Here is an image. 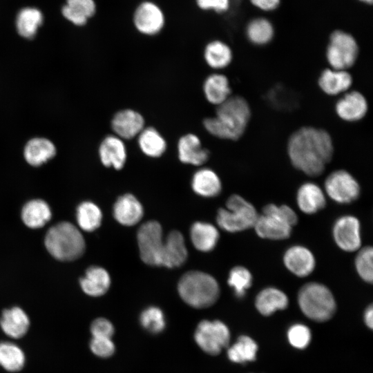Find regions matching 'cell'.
I'll list each match as a JSON object with an SVG mask.
<instances>
[{
  "label": "cell",
  "mask_w": 373,
  "mask_h": 373,
  "mask_svg": "<svg viewBox=\"0 0 373 373\" xmlns=\"http://www.w3.org/2000/svg\"><path fill=\"white\" fill-rule=\"evenodd\" d=\"M258 214L254 206L239 195L233 194L227 200L226 208L218 209V225L230 233H236L254 227Z\"/></svg>",
  "instance_id": "obj_7"
},
{
  "label": "cell",
  "mask_w": 373,
  "mask_h": 373,
  "mask_svg": "<svg viewBox=\"0 0 373 373\" xmlns=\"http://www.w3.org/2000/svg\"><path fill=\"white\" fill-rule=\"evenodd\" d=\"M140 258L146 265L161 266L164 240L162 229L155 220L144 222L137 233Z\"/></svg>",
  "instance_id": "obj_9"
},
{
  "label": "cell",
  "mask_w": 373,
  "mask_h": 373,
  "mask_svg": "<svg viewBox=\"0 0 373 373\" xmlns=\"http://www.w3.org/2000/svg\"><path fill=\"white\" fill-rule=\"evenodd\" d=\"M311 332L308 327L303 324H294L287 331V339L291 346L295 348L305 349L311 341Z\"/></svg>",
  "instance_id": "obj_42"
},
{
  "label": "cell",
  "mask_w": 373,
  "mask_h": 373,
  "mask_svg": "<svg viewBox=\"0 0 373 373\" xmlns=\"http://www.w3.org/2000/svg\"><path fill=\"white\" fill-rule=\"evenodd\" d=\"M296 202L302 212L314 214L325 207L326 198L323 191L318 184L305 182L298 189Z\"/></svg>",
  "instance_id": "obj_22"
},
{
  "label": "cell",
  "mask_w": 373,
  "mask_h": 373,
  "mask_svg": "<svg viewBox=\"0 0 373 373\" xmlns=\"http://www.w3.org/2000/svg\"><path fill=\"white\" fill-rule=\"evenodd\" d=\"M191 187L198 195L213 198L220 194L222 183L217 173L209 168L197 170L191 180Z\"/></svg>",
  "instance_id": "obj_27"
},
{
  "label": "cell",
  "mask_w": 373,
  "mask_h": 373,
  "mask_svg": "<svg viewBox=\"0 0 373 373\" xmlns=\"http://www.w3.org/2000/svg\"><path fill=\"white\" fill-rule=\"evenodd\" d=\"M325 190L332 200L339 204H350L355 201L361 193L357 180L345 170L331 173L325 179Z\"/></svg>",
  "instance_id": "obj_12"
},
{
  "label": "cell",
  "mask_w": 373,
  "mask_h": 373,
  "mask_svg": "<svg viewBox=\"0 0 373 373\" xmlns=\"http://www.w3.org/2000/svg\"><path fill=\"white\" fill-rule=\"evenodd\" d=\"M144 124V119L139 112L126 108L114 115L111 125L114 135L125 140L137 137L145 127Z\"/></svg>",
  "instance_id": "obj_14"
},
{
  "label": "cell",
  "mask_w": 373,
  "mask_h": 373,
  "mask_svg": "<svg viewBox=\"0 0 373 373\" xmlns=\"http://www.w3.org/2000/svg\"><path fill=\"white\" fill-rule=\"evenodd\" d=\"M89 347L95 356L101 358H108L115 352V345L111 338L92 337Z\"/></svg>",
  "instance_id": "obj_43"
},
{
  "label": "cell",
  "mask_w": 373,
  "mask_h": 373,
  "mask_svg": "<svg viewBox=\"0 0 373 373\" xmlns=\"http://www.w3.org/2000/svg\"><path fill=\"white\" fill-rule=\"evenodd\" d=\"M204 58L211 68L222 69L230 64L233 55L230 47L226 43L220 40H213L206 45Z\"/></svg>",
  "instance_id": "obj_33"
},
{
  "label": "cell",
  "mask_w": 373,
  "mask_h": 373,
  "mask_svg": "<svg viewBox=\"0 0 373 373\" xmlns=\"http://www.w3.org/2000/svg\"><path fill=\"white\" fill-rule=\"evenodd\" d=\"M355 268L360 278L366 283L373 280V249L367 246L359 250L355 260Z\"/></svg>",
  "instance_id": "obj_41"
},
{
  "label": "cell",
  "mask_w": 373,
  "mask_h": 373,
  "mask_svg": "<svg viewBox=\"0 0 373 373\" xmlns=\"http://www.w3.org/2000/svg\"><path fill=\"white\" fill-rule=\"evenodd\" d=\"M352 84V75L345 70L327 68L318 78L320 88L329 95H338L347 90Z\"/></svg>",
  "instance_id": "obj_28"
},
{
  "label": "cell",
  "mask_w": 373,
  "mask_h": 373,
  "mask_svg": "<svg viewBox=\"0 0 373 373\" xmlns=\"http://www.w3.org/2000/svg\"><path fill=\"white\" fill-rule=\"evenodd\" d=\"M76 219L79 227L82 230L90 232L101 225L102 213L99 207L94 202L84 201L77 208Z\"/></svg>",
  "instance_id": "obj_37"
},
{
  "label": "cell",
  "mask_w": 373,
  "mask_h": 373,
  "mask_svg": "<svg viewBox=\"0 0 373 373\" xmlns=\"http://www.w3.org/2000/svg\"><path fill=\"white\" fill-rule=\"evenodd\" d=\"M101 162L106 167L122 169L126 161L127 153L124 140L115 135L104 138L99 147Z\"/></svg>",
  "instance_id": "obj_16"
},
{
  "label": "cell",
  "mask_w": 373,
  "mask_h": 373,
  "mask_svg": "<svg viewBox=\"0 0 373 373\" xmlns=\"http://www.w3.org/2000/svg\"><path fill=\"white\" fill-rule=\"evenodd\" d=\"M364 322L365 325L370 328L372 329L373 327V307L372 305L367 306L364 312Z\"/></svg>",
  "instance_id": "obj_47"
},
{
  "label": "cell",
  "mask_w": 373,
  "mask_h": 373,
  "mask_svg": "<svg viewBox=\"0 0 373 373\" xmlns=\"http://www.w3.org/2000/svg\"><path fill=\"white\" fill-rule=\"evenodd\" d=\"M41 12L35 8L21 9L16 19V27L18 33L26 39H32L43 22Z\"/></svg>",
  "instance_id": "obj_34"
},
{
  "label": "cell",
  "mask_w": 373,
  "mask_h": 373,
  "mask_svg": "<svg viewBox=\"0 0 373 373\" xmlns=\"http://www.w3.org/2000/svg\"><path fill=\"white\" fill-rule=\"evenodd\" d=\"M178 291L181 298L189 306L205 308L217 301L220 296V287L211 275L193 270L184 273L180 278Z\"/></svg>",
  "instance_id": "obj_3"
},
{
  "label": "cell",
  "mask_w": 373,
  "mask_h": 373,
  "mask_svg": "<svg viewBox=\"0 0 373 373\" xmlns=\"http://www.w3.org/2000/svg\"><path fill=\"white\" fill-rule=\"evenodd\" d=\"M57 149L50 140L45 137H33L24 146L23 156L28 164L39 166L53 158Z\"/></svg>",
  "instance_id": "obj_23"
},
{
  "label": "cell",
  "mask_w": 373,
  "mask_h": 373,
  "mask_svg": "<svg viewBox=\"0 0 373 373\" xmlns=\"http://www.w3.org/2000/svg\"><path fill=\"white\" fill-rule=\"evenodd\" d=\"M258 345L254 339L245 335L238 337L236 342L227 350L228 358L236 363H245L255 361Z\"/></svg>",
  "instance_id": "obj_36"
},
{
  "label": "cell",
  "mask_w": 373,
  "mask_h": 373,
  "mask_svg": "<svg viewBox=\"0 0 373 373\" xmlns=\"http://www.w3.org/2000/svg\"><path fill=\"white\" fill-rule=\"evenodd\" d=\"M219 231L211 223L197 221L190 229V238L193 247L200 251L209 252L217 245Z\"/></svg>",
  "instance_id": "obj_26"
},
{
  "label": "cell",
  "mask_w": 373,
  "mask_h": 373,
  "mask_svg": "<svg viewBox=\"0 0 373 373\" xmlns=\"http://www.w3.org/2000/svg\"><path fill=\"white\" fill-rule=\"evenodd\" d=\"M256 8L263 11H271L277 8L280 0H250Z\"/></svg>",
  "instance_id": "obj_46"
},
{
  "label": "cell",
  "mask_w": 373,
  "mask_h": 373,
  "mask_svg": "<svg viewBox=\"0 0 373 373\" xmlns=\"http://www.w3.org/2000/svg\"><path fill=\"white\" fill-rule=\"evenodd\" d=\"M251 108L242 97L230 96L217 106L216 115L203 121L206 131L216 137L237 140L244 134L251 118Z\"/></svg>",
  "instance_id": "obj_2"
},
{
  "label": "cell",
  "mask_w": 373,
  "mask_h": 373,
  "mask_svg": "<svg viewBox=\"0 0 373 373\" xmlns=\"http://www.w3.org/2000/svg\"><path fill=\"white\" fill-rule=\"evenodd\" d=\"M188 251L182 234L171 231L164 239L162 265L168 268L182 266L186 260Z\"/></svg>",
  "instance_id": "obj_19"
},
{
  "label": "cell",
  "mask_w": 373,
  "mask_h": 373,
  "mask_svg": "<svg viewBox=\"0 0 373 373\" xmlns=\"http://www.w3.org/2000/svg\"><path fill=\"white\" fill-rule=\"evenodd\" d=\"M140 321L142 327L152 334L162 332L166 325L164 312L155 306L144 309L140 314Z\"/></svg>",
  "instance_id": "obj_40"
},
{
  "label": "cell",
  "mask_w": 373,
  "mask_h": 373,
  "mask_svg": "<svg viewBox=\"0 0 373 373\" xmlns=\"http://www.w3.org/2000/svg\"><path fill=\"white\" fill-rule=\"evenodd\" d=\"M21 216L27 227L38 229L44 227L51 219L52 212L46 202L35 199L25 204Z\"/></svg>",
  "instance_id": "obj_29"
},
{
  "label": "cell",
  "mask_w": 373,
  "mask_h": 373,
  "mask_svg": "<svg viewBox=\"0 0 373 373\" xmlns=\"http://www.w3.org/2000/svg\"><path fill=\"white\" fill-rule=\"evenodd\" d=\"M363 3L371 4L372 3V0H359Z\"/></svg>",
  "instance_id": "obj_48"
},
{
  "label": "cell",
  "mask_w": 373,
  "mask_h": 373,
  "mask_svg": "<svg viewBox=\"0 0 373 373\" xmlns=\"http://www.w3.org/2000/svg\"><path fill=\"white\" fill-rule=\"evenodd\" d=\"M253 277L249 270L242 266L233 267L229 274L227 283L238 298H242L252 285Z\"/></svg>",
  "instance_id": "obj_39"
},
{
  "label": "cell",
  "mask_w": 373,
  "mask_h": 373,
  "mask_svg": "<svg viewBox=\"0 0 373 373\" xmlns=\"http://www.w3.org/2000/svg\"><path fill=\"white\" fill-rule=\"evenodd\" d=\"M297 222V214L289 206L269 204L264 207L262 214L258 215L254 228L262 238L280 240L291 236Z\"/></svg>",
  "instance_id": "obj_5"
},
{
  "label": "cell",
  "mask_w": 373,
  "mask_h": 373,
  "mask_svg": "<svg viewBox=\"0 0 373 373\" xmlns=\"http://www.w3.org/2000/svg\"><path fill=\"white\" fill-rule=\"evenodd\" d=\"M178 153L180 162L193 166H201L209 157V151L202 147L197 135L188 133L182 136L178 142Z\"/></svg>",
  "instance_id": "obj_17"
},
{
  "label": "cell",
  "mask_w": 373,
  "mask_h": 373,
  "mask_svg": "<svg viewBox=\"0 0 373 373\" xmlns=\"http://www.w3.org/2000/svg\"><path fill=\"white\" fill-rule=\"evenodd\" d=\"M83 291L88 296L97 297L104 295L111 285V277L103 267L91 266L79 280Z\"/></svg>",
  "instance_id": "obj_24"
},
{
  "label": "cell",
  "mask_w": 373,
  "mask_h": 373,
  "mask_svg": "<svg viewBox=\"0 0 373 373\" xmlns=\"http://www.w3.org/2000/svg\"><path fill=\"white\" fill-rule=\"evenodd\" d=\"M289 299L282 290L268 287L262 289L255 299V307L260 314L268 316L287 307Z\"/></svg>",
  "instance_id": "obj_25"
},
{
  "label": "cell",
  "mask_w": 373,
  "mask_h": 373,
  "mask_svg": "<svg viewBox=\"0 0 373 373\" xmlns=\"http://www.w3.org/2000/svg\"><path fill=\"white\" fill-rule=\"evenodd\" d=\"M44 245L51 256L61 261L79 258L86 248L82 234L68 222H61L50 227L46 234Z\"/></svg>",
  "instance_id": "obj_4"
},
{
  "label": "cell",
  "mask_w": 373,
  "mask_h": 373,
  "mask_svg": "<svg viewBox=\"0 0 373 373\" xmlns=\"http://www.w3.org/2000/svg\"><path fill=\"white\" fill-rule=\"evenodd\" d=\"M246 35L252 44L262 46L271 41L274 37V30L273 25L268 19L258 17L252 19L247 24Z\"/></svg>",
  "instance_id": "obj_38"
},
{
  "label": "cell",
  "mask_w": 373,
  "mask_h": 373,
  "mask_svg": "<svg viewBox=\"0 0 373 373\" xmlns=\"http://www.w3.org/2000/svg\"><path fill=\"white\" fill-rule=\"evenodd\" d=\"M287 153L296 169L309 176L316 177L322 174L331 161L334 145L325 130L304 126L291 135Z\"/></svg>",
  "instance_id": "obj_1"
},
{
  "label": "cell",
  "mask_w": 373,
  "mask_h": 373,
  "mask_svg": "<svg viewBox=\"0 0 373 373\" xmlns=\"http://www.w3.org/2000/svg\"><path fill=\"white\" fill-rule=\"evenodd\" d=\"M336 114L347 122H356L366 115L368 105L365 97L359 92L347 93L338 100L335 106Z\"/></svg>",
  "instance_id": "obj_20"
},
{
  "label": "cell",
  "mask_w": 373,
  "mask_h": 373,
  "mask_svg": "<svg viewBox=\"0 0 373 373\" xmlns=\"http://www.w3.org/2000/svg\"><path fill=\"white\" fill-rule=\"evenodd\" d=\"M136 30L145 36L158 35L164 28L166 17L162 8L151 0H144L135 7L132 17Z\"/></svg>",
  "instance_id": "obj_11"
},
{
  "label": "cell",
  "mask_w": 373,
  "mask_h": 373,
  "mask_svg": "<svg viewBox=\"0 0 373 373\" xmlns=\"http://www.w3.org/2000/svg\"><path fill=\"white\" fill-rule=\"evenodd\" d=\"M203 92L209 103L218 106L231 96L229 79L222 74H211L204 82Z\"/></svg>",
  "instance_id": "obj_30"
},
{
  "label": "cell",
  "mask_w": 373,
  "mask_h": 373,
  "mask_svg": "<svg viewBox=\"0 0 373 373\" xmlns=\"http://www.w3.org/2000/svg\"><path fill=\"white\" fill-rule=\"evenodd\" d=\"M90 332L93 337L111 338L114 333V327L106 318H98L91 323Z\"/></svg>",
  "instance_id": "obj_45"
},
{
  "label": "cell",
  "mask_w": 373,
  "mask_h": 373,
  "mask_svg": "<svg viewBox=\"0 0 373 373\" xmlns=\"http://www.w3.org/2000/svg\"><path fill=\"white\" fill-rule=\"evenodd\" d=\"M286 268L298 277H306L315 269L316 260L312 252L303 245L289 247L283 256Z\"/></svg>",
  "instance_id": "obj_15"
},
{
  "label": "cell",
  "mask_w": 373,
  "mask_h": 373,
  "mask_svg": "<svg viewBox=\"0 0 373 373\" xmlns=\"http://www.w3.org/2000/svg\"><path fill=\"white\" fill-rule=\"evenodd\" d=\"M298 303L302 312L316 322L328 321L336 309V300L330 289L316 282L307 283L300 289Z\"/></svg>",
  "instance_id": "obj_6"
},
{
  "label": "cell",
  "mask_w": 373,
  "mask_h": 373,
  "mask_svg": "<svg viewBox=\"0 0 373 373\" xmlns=\"http://www.w3.org/2000/svg\"><path fill=\"white\" fill-rule=\"evenodd\" d=\"M194 338L204 352L211 355H217L228 346L230 332L228 327L220 321L204 320L198 325Z\"/></svg>",
  "instance_id": "obj_10"
},
{
  "label": "cell",
  "mask_w": 373,
  "mask_h": 373,
  "mask_svg": "<svg viewBox=\"0 0 373 373\" xmlns=\"http://www.w3.org/2000/svg\"><path fill=\"white\" fill-rule=\"evenodd\" d=\"M23 350L10 341L0 342V366L8 372H17L25 365Z\"/></svg>",
  "instance_id": "obj_35"
},
{
  "label": "cell",
  "mask_w": 373,
  "mask_h": 373,
  "mask_svg": "<svg viewBox=\"0 0 373 373\" xmlns=\"http://www.w3.org/2000/svg\"><path fill=\"white\" fill-rule=\"evenodd\" d=\"M358 55V46L353 36L342 30L332 33L326 50L332 68L347 70L355 64Z\"/></svg>",
  "instance_id": "obj_8"
},
{
  "label": "cell",
  "mask_w": 373,
  "mask_h": 373,
  "mask_svg": "<svg viewBox=\"0 0 373 373\" xmlns=\"http://www.w3.org/2000/svg\"><path fill=\"white\" fill-rule=\"evenodd\" d=\"M30 325L26 312L18 306L6 309L0 317V327L8 337L17 339L24 336Z\"/></svg>",
  "instance_id": "obj_21"
},
{
  "label": "cell",
  "mask_w": 373,
  "mask_h": 373,
  "mask_svg": "<svg viewBox=\"0 0 373 373\" xmlns=\"http://www.w3.org/2000/svg\"><path fill=\"white\" fill-rule=\"evenodd\" d=\"M332 236L336 245L343 251L353 252L361 245V224L358 219L351 215H345L336 220Z\"/></svg>",
  "instance_id": "obj_13"
},
{
  "label": "cell",
  "mask_w": 373,
  "mask_h": 373,
  "mask_svg": "<svg viewBox=\"0 0 373 373\" xmlns=\"http://www.w3.org/2000/svg\"><path fill=\"white\" fill-rule=\"evenodd\" d=\"M141 151L150 157H159L166 149V142L160 132L153 127H144L137 135Z\"/></svg>",
  "instance_id": "obj_32"
},
{
  "label": "cell",
  "mask_w": 373,
  "mask_h": 373,
  "mask_svg": "<svg viewBox=\"0 0 373 373\" xmlns=\"http://www.w3.org/2000/svg\"><path fill=\"white\" fill-rule=\"evenodd\" d=\"M113 213L117 222L124 226L131 227L140 221L144 209L135 195L126 193L117 199L113 205Z\"/></svg>",
  "instance_id": "obj_18"
},
{
  "label": "cell",
  "mask_w": 373,
  "mask_h": 373,
  "mask_svg": "<svg viewBox=\"0 0 373 373\" xmlns=\"http://www.w3.org/2000/svg\"><path fill=\"white\" fill-rule=\"evenodd\" d=\"M197 7L204 11H213L222 14L227 12L231 4V0H195Z\"/></svg>",
  "instance_id": "obj_44"
},
{
  "label": "cell",
  "mask_w": 373,
  "mask_h": 373,
  "mask_svg": "<svg viewBox=\"0 0 373 373\" xmlns=\"http://www.w3.org/2000/svg\"><path fill=\"white\" fill-rule=\"evenodd\" d=\"M96 12L94 0H67L62 8L65 18L76 26H84Z\"/></svg>",
  "instance_id": "obj_31"
}]
</instances>
